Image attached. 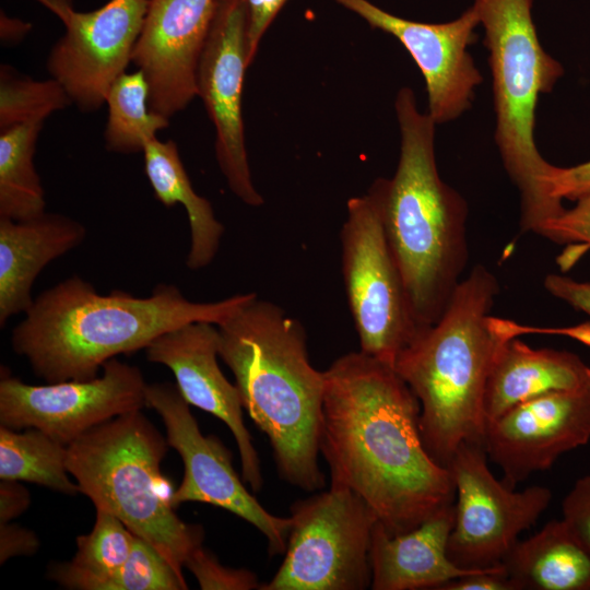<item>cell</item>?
Instances as JSON below:
<instances>
[{
  "instance_id": "11",
  "label": "cell",
  "mask_w": 590,
  "mask_h": 590,
  "mask_svg": "<svg viewBox=\"0 0 590 590\" xmlns=\"http://www.w3.org/2000/svg\"><path fill=\"white\" fill-rule=\"evenodd\" d=\"M90 380L34 386L5 375L0 381V423L36 428L68 446L92 428L146 406L148 384L137 366L116 357Z\"/></svg>"
},
{
  "instance_id": "13",
  "label": "cell",
  "mask_w": 590,
  "mask_h": 590,
  "mask_svg": "<svg viewBox=\"0 0 590 590\" xmlns=\"http://www.w3.org/2000/svg\"><path fill=\"white\" fill-rule=\"evenodd\" d=\"M248 63L246 0H215L199 58L196 85L215 129V157L231 191L250 206L263 204L253 186L243 120V86Z\"/></svg>"
},
{
  "instance_id": "27",
  "label": "cell",
  "mask_w": 590,
  "mask_h": 590,
  "mask_svg": "<svg viewBox=\"0 0 590 590\" xmlns=\"http://www.w3.org/2000/svg\"><path fill=\"white\" fill-rule=\"evenodd\" d=\"M149 94V83L139 69L125 72L114 81L105 99L108 107L105 141L109 151L141 152L156 138L157 131L168 127V118L150 109Z\"/></svg>"
},
{
  "instance_id": "17",
  "label": "cell",
  "mask_w": 590,
  "mask_h": 590,
  "mask_svg": "<svg viewBox=\"0 0 590 590\" xmlns=\"http://www.w3.org/2000/svg\"><path fill=\"white\" fill-rule=\"evenodd\" d=\"M215 0H150L132 61L149 83L150 109L166 118L197 96L196 73Z\"/></svg>"
},
{
  "instance_id": "15",
  "label": "cell",
  "mask_w": 590,
  "mask_h": 590,
  "mask_svg": "<svg viewBox=\"0 0 590 590\" xmlns=\"http://www.w3.org/2000/svg\"><path fill=\"white\" fill-rule=\"evenodd\" d=\"M393 36L420 69L426 87L427 114L436 125L457 120L472 108L483 76L469 47L480 26L473 5L453 20L426 23L398 16L369 0H331Z\"/></svg>"
},
{
  "instance_id": "28",
  "label": "cell",
  "mask_w": 590,
  "mask_h": 590,
  "mask_svg": "<svg viewBox=\"0 0 590 590\" xmlns=\"http://www.w3.org/2000/svg\"><path fill=\"white\" fill-rule=\"evenodd\" d=\"M71 103L57 80L36 81L19 75L9 66L1 67L0 130L28 121H44L54 111Z\"/></svg>"
},
{
  "instance_id": "1",
  "label": "cell",
  "mask_w": 590,
  "mask_h": 590,
  "mask_svg": "<svg viewBox=\"0 0 590 590\" xmlns=\"http://www.w3.org/2000/svg\"><path fill=\"white\" fill-rule=\"evenodd\" d=\"M323 376L319 451L330 486L358 495L391 534L455 503L449 470L423 444L420 402L393 365L351 352Z\"/></svg>"
},
{
  "instance_id": "19",
  "label": "cell",
  "mask_w": 590,
  "mask_h": 590,
  "mask_svg": "<svg viewBox=\"0 0 590 590\" xmlns=\"http://www.w3.org/2000/svg\"><path fill=\"white\" fill-rule=\"evenodd\" d=\"M455 503L416 528L391 534L377 521L371 533L369 562L373 590H438L444 583L485 568L464 569L447 555Z\"/></svg>"
},
{
  "instance_id": "20",
  "label": "cell",
  "mask_w": 590,
  "mask_h": 590,
  "mask_svg": "<svg viewBox=\"0 0 590 590\" xmlns=\"http://www.w3.org/2000/svg\"><path fill=\"white\" fill-rule=\"evenodd\" d=\"M85 237L81 222L59 213L44 212L21 221L0 217L1 327L31 308L32 287L43 269Z\"/></svg>"
},
{
  "instance_id": "5",
  "label": "cell",
  "mask_w": 590,
  "mask_h": 590,
  "mask_svg": "<svg viewBox=\"0 0 590 590\" xmlns=\"http://www.w3.org/2000/svg\"><path fill=\"white\" fill-rule=\"evenodd\" d=\"M394 109L400 155L392 178H378L386 235L418 329L436 323L469 259L468 203L438 172L436 123L414 92L399 90Z\"/></svg>"
},
{
  "instance_id": "29",
  "label": "cell",
  "mask_w": 590,
  "mask_h": 590,
  "mask_svg": "<svg viewBox=\"0 0 590 590\" xmlns=\"http://www.w3.org/2000/svg\"><path fill=\"white\" fill-rule=\"evenodd\" d=\"M184 575L149 542L135 535L129 557L106 590H184Z\"/></svg>"
},
{
  "instance_id": "39",
  "label": "cell",
  "mask_w": 590,
  "mask_h": 590,
  "mask_svg": "<svg viewBox=\"0 0 590 590\" xmlns=\"http://www.w3.org/2000/svg\"><path fill=\"white\" fill-rule=\"evenodd\" d=\"M31 25L19 20L1 14V39L5 43H14L24 37Z\"/></svg>"
},
{
  "instance_id": "2",
  "label": "cell",
  "mask_w": 590,
  "mask_h": 590,
  "mask_svg": "<svg viewBox=\"0 0 590 590\" xmlns=\"http://www.w3.org/2000/svg\"><path fill=\"white\" fill-rule=\"evenodd\" d=\"M256 297L246 293L199 303L173 284H158L146 297L119 290L99 294L72 275L34 298L12 330L11 346L48 384L90 380L117 355L145 350L161 334L187 323L219 326Z\"/></svg>"
},
{
  "instance_id": "21",
  "label": "cell",
  "mask_w": 590,
  "mask_h": 590,
  "mask_svg": "<svg viewBox=\"0 0 590 590\" xmlns=\"http://www.w3.org/2000/svg\"><path fill=\"white\" fill-rule=\"evenodd\" d=\"M590 387V366L577 354L533 349L515 338L505 343L491 369L484 399L486 425L536 397Z\"/></svg>"
},
{
  "instance_id": "24",
  "label": "cell",
  "mask_w": 590,
  "mask_h": 590,
  "mask_svg": "<svg viewBox=\"0 0 590 590\" xmlns=\"http://www.w3.org/2000/svg\"><path fill=\"white\" fill-rule=\"evenodd\" d=\"M135 534L113 514L96 509L92 531L76 539L70 563L56 565L50 578L67 589L106 590L130 555Z\"/></svg>"
},
{
  "instance_id": "12",
  "label": "cell",
  "mask_w": 590,
  "mask_h": 590,
  "mask_svg": "<svg viewBox=\"0 0 590 590\" xmlns=\"http://www.w3.org/2000/svg\"><path fill=\"white\" fill-rule=\"evenodd\" d=\"M145 403L163 420L167 442L184 462L182 482L173 494L174 507L199 502L226 509L264 535L270 555L285 553L291 517L272 515L248 492L233 467L229 451L215 436L201 433L177 386L148 384Z\"/></svg>"
},
{
  "instance_id": "3",
  "label": "cell",
  "mask_w": 590,
  "mask_h": 590,
  "mask_svg": "<svg viewBox=\"0 0 590 590\" xmlns=\"http://www.w3.org/2000/svg\"><path fill=\"white\" fill-rule=\"evenodd\" d=\"M498 293L497 278L474 266L440 319L421 329L393 364L420 402L423 444L444 468L461 445H484L486 384L500 347L524 333L552 331L492 316Z\"/></svg>"
},
{
  "instance_id": "4",
  "label": "cell",
  "mask_w": 590,
  "mask_h": 590,
  "mask_svg": "<svg viewBox=\"0 0 590 590\" xmlns=\"http://www.w3.org/2000/svg\"><path fill=\"white\" fill-rule=\"evenodd\" d=\"M217 328L219 355L235 376L243 408L267 435L280 476L306 492L322 489L324 376L309 361L303 324L256 297Z\"/></svg>"
},
{
  "instance_id": "25",
  "label": "cell",
  "mask_w": 590,
  "mask_h": 590,
  "mask_svg": "<svg viewBox=\"0 0 590 590\" xmlns=\"http://www.w3.org/2000/svg\"><path fill=\"white\" fill-rule=\"evenodd\" d=\"M43 123L28 121L0 130V217L21 221L46 212L33 161Z\"/></svg>"
},
{
  "instance_id": "35",
  "label": "cell",
  "mask_w": 590,
  "mask_h": 590,
  "mask_svg": "<svg viewBox=\"0 0 590 590\" xmlns=\"http://www.w3.org/2000/svg\"><path fill=\"white\" fill-rule=\"evenodd\" d=\"M438 590H516L502 564L452 579Z\"/></svg>"
},
{
  "instance_id": "31",
  "label": "cell",
  "mask_w": 590,
  "mask_h": 590,
  "mask_svg": "<svg viewBox=\"0 0 590 590\" xmlns=\"http://www.w3.org/2000/svg\"><path fill=\"white\" fill-rule=\"evenodd\" d=\"M558 216L546 221L538 235L556 244H582L590 247V193L575 201Z\"/></svg>"
},
{
  "instance_id": "6",
  "label": "cell",
  "mask_w": 590,
  "mask_h": 590,
  "mask_svg": "<svg viewBox=\"0 0 590 590\" xmlns=\"http://www.w3.org/2000/svg\"><path fill=\"white\" fill-rule=\"evenodd\" d=\"M492 74L494 139L504 168L520 194V227L539 233L558 216L563 201L552 198L542 178L550 163L535 142V113L542 95L564 75L563 64L542 46L533 0H473Z\"/></svg>"
},
{
  "instance_id": "9",
  "label": "cell",
  "mask_w": 590,
  "mask_h": 590,
  "mask_svg": "<svg viewBox=\"0 0 590 590\" xmlns=\"http://www.w3.org/2000/svg\"><path fill=\"white\" fill-rule=\"evenodd\" d=\"M285 557L259 590H364L370 587L369 550L378 521L369 506L347 488L295 502Z\"/></svg>"
},
{
  "instance_id": "36",
  "label": "cell",
  "mask_w": 590,
  "mask_h": 590,
  "mask_svg": "<svg viewBox=\"0 0 590 590\" xmlns=\"http://www.w3.org/2000/svg\"><path fill=\"white\" fill-rule=\"evenodd\" d=\"M545 290L590 317V283L578 282L570 278L548 274L544 279Z\"/></svg>"
},
{
  "instance_id": "14",
  "label": "cell",
  "mask_w": 590,
  "mask_h": 590,
  "mask_svg": "<svg viewBox=\"0 0 590 590\" xmlns=\"http://www.w3.org/2000/svg\"><path fill=\"white\" fill-rule=\"evenodd\" d=\"M150 0H109L79 12L71 0L49 9L64 24L51 48L47 70L82 111L97 110L114 81L126 72L141 34Z\"/></svg>"
},
{
  "instance_id": "7",
  "label": "cell",
  "mask_w": 590,
  "mask_h": 590,
  "mask_svg": "<svg viewBox=\"0 0 590 590\" xmlns=\"http://www.w3.org/2000/svg\"><path fill=\"white\" fill-rule=\"evenodd\" d=\"M167 445L141 410H135L70 442L66 465L96 509L119 518L182 574L204 534L200 526L185 523L174 510V489L161 470Z\"/></svg>"
},
{
  "instance_id": "23",
  "label": "cell",
  "mask_w": 590,
  "mask_h": 590,
  "mask_svg": "<svg viewBox=\"0 0 590 590\" xmlns=\"http://www.w3.org/2000/svg\"><path fill=\"white\" fill-rule=\"evenodd\" d=\"M142 152L144 172L155 198L167 208L179 203L186 210L190 228L187 268L191 271L205 268L219 251L224 225L215 217L210 201L194 191L174 141L154 138Z\"/></svg>"
},
{
  "instance_id": "33",
  "label": "cell",
  "mask_w": 590,
  "mask_h": 590,
  "mask_svg": "<svg viewBox=\"0 0 590 590\" xmlns=\"http://www.w3.org/2000/svg\"><path fill=\"white\" fill-rule=\"evenodd\" d=\"M563 520L590 552V475L578 479L565 496Z\"/></svg>"
},
{
  "instance_id": "22",
  "label": "cell",
  "mask_w": 590,
  "mask_h": 590,
  "mask_svg": "<svg viewBox=\"0 0 590 590\" xmlns=\"http://www.w3.org/2000/svg\"><path fill=\"white\" fill-rule=\"evenodd\" d=\"M500 564L516 590H590V552L563 519L518 540Z\"/></svg>"
},
{
  "instance_id": "38",
  "label": "cell",
  "mask_w": 590,
  "mask_h": 590,
  "mask_svg": "<svg viewBox=\"0 0 590 590\" xmlns=\"http://www.w3.org/2000/svg\"><path fill=\"white\" fill-rule=\"evenodd\" d=\"M31 503L28 491L16 481L0 482V522H9L24 512Z\"/></svg>"
},
{
  "instance_id": "30",
  "label": "cell",
  "mask_w": 590,
  "mask_h": 590,
  "mask_svg": "<svg viewBox=\"0 0 590 590\" xmlns=\"http://www.w3.org/2000/svg\"><path fill=\"white\" fill-rule=\"evenodd\" d=\"M185 566L193 574L202 590H259L261 586L255 573L221 565L202 545L191 553Z\"/></svg>"
},
{
  "instance_id": "34",
  "label": "cell",
  "mask_w": 590,
  "mask_h": 590,
  "mask_svg": "<svg viewBox=\"0 0 590 590\" xmlns=\"http://www.w3.org/2000/svg\"><path fill=\"white\" fill-rule=\"evenodd\" d=\"M288 0H246L248 10V63H252L261 39Z\"/></svg>"
},
{
  "instance_id": "10",
  "label": "cell",
  "mask_w": 590,
  "mask_h": 590,
  "mask_svg": "<svg viewBox=\"0 0 590 590\" xmlns=\"http://www.w3.org/2000/svg\"><path fill=\"white\" fill-rule=\"evenodd\" d=\"M447 469L456 489L447 555L460 568L500 564L519 534L538 521L552 500L545 486L515 491L498 481L488 469L483 444L461 445Z\"/></svg>"
},
{
  "instance_id": "26",
  "label": "cell",
  "mask_w": 590,
  "mask_h": 590,
  "mask_svg": "<svg viewBox=\"0 0 590 590\" xmlns=\"http://www.w3.org/2000/svg\"><path fill=\"white\" fill-rule=\"evenodd\" d=\"M67 446L36 428L0 427V480L24 481L68 495L80 493L68 476Z\"/></svg>"
},
{
  "instance_id": "8",
  "label": "cell",
  "mask_w": 590,
  "mask_h": 590,
  "mask_svg": "<svg viewBox=\"0 0 590 590\" xmlns=\"http://www.w3.org/2000/svg\"><path fill=\"white\" fill-rule=\"evenodd\" d=\"M345 294L361 352L393 365L420 331L389 245L376 180L349 199L340 233Z\"/></svg>"
},
{
  "instance_id": "32",
  "label": "cell",
  "mask_w": 590,
  "mask_h": 590,
  "mask_svg": "<svg viewBox=\"0 0 590 590\" xmlns=\"http://www.w3.org/2000/svg\"><path fill=\"white\" fill-rule=\"evenodd\" d=\"M542 181L554 199L576 201L590 193V161L569 167L550 163Z\"/></svg>"
},
{
  "instance_id": "18",
  "label": "cell",
  "mask_w": 590,
  "mask_h": 590,
  "mask_svg": "<svg viewBox=\"0 0 590 590\" xmlns=\"http://www.w3.org/2000/svg\"><path fill=\"white\" fill-rule=\"evenodd\" d=\"M220 332L214 323L191 322L167 331L148 347L150 362L168 367L177 388L189 405L224 422L239 451L241 475L252 492L262 488L261 462L243 417V404L236 385H232L217 364Z\"/></svg>"
},
{
  "instance_id": "37",
  "label": "cell",
  "mask_w": 590,
  "mask_h": 590,
  "mask_svg": "<svg viewBox=\"0 0 590 590\" xmlns=\"http://www.w3.org/2000/svg\"><path fill=\"white\" fill-rule=\"evenodd\" d=\"M39 546L36 535L15 523L0 522V564L17 555H32Z\"/></svg>"
},
{
  "instance_id": "16",
  "label": "cell",
  "mask_w": 590,
  "mask_h": 590,
  "mask_svg": "<svg viewBox=\"0 0 590 590\" xmlns=\"http://www.w3.org/2000/svg\"><path fill=\"white\" fill-rule=\"evenodd\" d=\"M590 440V387L524 401L486 425L484 448L511 487Z\"/></svg>"
}]
</instances>
